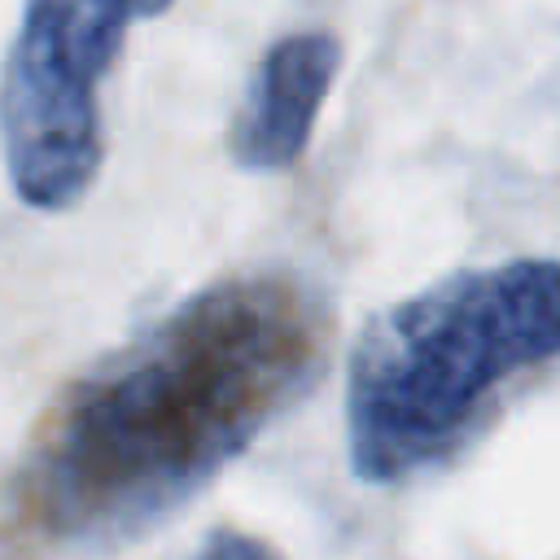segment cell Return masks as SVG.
<instances>
[{
    "instance_id": "cell-4",
    "label": "cell",
    "mask_w": 560,
    "mask_h": 560,
    "mask_svg": "<svg viewBox=\"0 0 560 560\" xmlns=\"http://www.w3.org/2000/svg\"><path fill=\"white\" fill-rule=\"evenodd\" d=\"M341 66V44L328 31H293L276 39L241 96L228 127V153L241 171H289L302 162L315 118Z\"/></svg>"
},
{
    "instance_id": "cell-5",
    "label": "cell",
    "mask_w": 560,
    "mask_h": 560,
    "mask_svg": "<svg viewBox=\"0 0 560 560\" xmlns=\"http://www.w3.org/2000/svg\"><path fill=\"white\" fill-rule=\"evenodd\" d=\"M197 560H280V551L271 542H262L258 534H245V529L223 525V529H214L206 538V547H201Z\"/></svg>"
},
{
    "instance_id": "cell-3",
    "label": "cell",
    "mask_w": 560,
    "mask_h": 560,
    "mask_svg": "<svg viewBox=\"0 0 560 560\" xmlns=\"http://www.w3.org/2000/svg\"><path fill=\"white\" fill-rule=\"evenodd\" d=\"M171 0H22L0 66V153L31 210H70L105 162L101 88L136 22Z\"/></svg>"
},
{
    "instance_id": "cell-1",
    "label": "cell",
    "mask_w": 560,
    "mask_h": 560,
    "mask_svg": "<svg viewBox=\"0 0 560 560\" xmlns=\"http://www.w3.org/2000/svg\"><path fill=\"white\" fill-rule=\"evenodd\" d=\"M315 319L293 280H223L79 381L35 451L57 529L149 521L219 472L306 381Z\"/></svg>"
},
{
    "instance_id": "cell-2",
    "label": "cell",
    "mask_w": 560,
    "mask_h": 560,
    "mask_svg": "<svg viewBox=\"0 0 560 560\" xmlns=\"http://www.w3.org/2000/svg\"><path fill=\"white\" fill-rule=\"evenodd\" d=\"M560 363V258L451 271L372 319L346 354V451L394 486L451 459L508 381Z\"/></svg>"
}]
</instances>
